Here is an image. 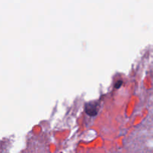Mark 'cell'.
<instances>
[{
	"label": "cell",
	"mask_w": 153,
	"mask_h": 153,
	"mask_svg": "<svg viewBox=\"0 0 153 153\" xmlns=\"http://www.w3.org/2000/svg\"><path fill=\"white\" fill-rule=\"evenodd\" d=\"M100 110V104L97 102H91L85 105V112L91 117H94L98 114Z\"/></svg>",
	"instance_id": "obj_1"
},
{
	"label": "cell",
	"mask_w": 153,
	"mask_h": 153,
	"mask_svg": "<svg viewBox=\"0 0 153 153\" xmlns=\"http://www.w3.org/2000/svg\"><path fill=\"white\" fill-rule=\"evenodd\" d=\"M123 85V81L122 80H119V81H117V82H116V84H115V88H117H117H120L121 87V85Z\"/></svg>",
	"instance_id": "obj_2"
}]
</instances>
